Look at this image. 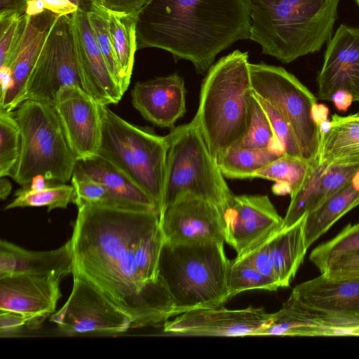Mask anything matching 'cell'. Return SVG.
I'll return each instance as SVG.
<instances>
[{
  "instance_id": "cell-52",
  "label": "cell",
  "mask_w": 359,
  "mask_h": 359,
  "mask_svg": "<svg viewBox=\"0 0 359 359\" xmlns=\"http://www.w3.org/2000/svg\"><path fill=\"white\" fill-rule=\"evenodd\" d=\"M350 116L359 121V111L355 114H350Z\"/></svg>"
},
{
  "instance_id": "cell-53",
  "label": "cell",
  "mask_w": 359,
  "mask_h": 359,
  "mask_svg": "<svg viewBox=\"0 0 359 359\" xmlns=\"http://www.w3.org/2000/svg\"><path fill=\"white\" fill-rule=\"evenodd\" d=\"M359 7V0H355Z\"/></svg>"
},
{
  "instance_id": "cell-18",
  "label": "cell",
  "mask_w": 359,
  "mask_h": 359,
  "mask_svg": "<svg viewBox=\"0 0 359 359\" xmlns=\"http://www.w3.org/2000/svg\"><path fill=\"white\" fill-rule=\"evenodd\" d=\"M55 276L0 277V311L45 319L55 312L62 294Z\"/></svg>"
},
{
  "instance_id": "cell-40",
  "label": "cell",
  "mask_w": 359,
  "mask_h": 359,
  "mask_svg": "<svg viewBox=\"0 0 359 359\" xmlns=\"http://www.w3.org/2000/svg\"><path fill=\"white\" fill-rule=\"evenodd\" d=\"M72 184L75 189L77 206L87 203L95 206L114 208L107 189L101 183L91 179L73 174Z\"/></svg>"
},
{
  "instance_id": "cell-5",
  "label": "cell",
  "mask_w": 359,
  "mask_h": 359,
  "mask_svg": "<svg viewBox=\"0 0 359 359\" xmlns=\"http://www.w3.org/2000/svg\"><path fill=\"white\" fill-rule=\"evenodd\" d=\"M229 264L224 242L164 241L159 276L172 299L175 316L198 309L221 306L229 300Z\"/></svg>"
},
{
  "instance_id": "cell-23",
  "label": "cell",
  "mask_w": 359,
  "mask_h": 359,
  "mask_svg": "<svg viewBox=\"0 0 359 359\" xmlns=\"http://www.w3.org/2000/svg\"><path fill=\"white\" fill-rule=\"evenodd\" d=\"M290 294L307 307L359 318V275L328 277L321 273L296 285Z\"/></svg>"
},
{
  "instance_id": "cell-26",
  "label": "cell",
  "mask_w": 359,
  "mask_h": 359,
  "mask_svg": "<svg viewBox=\"0 0 359 359\" xmlns=\"http://www.w3.org/2000/svg\"><path fill=\"white\" fill-rule=\"evenodd\" d=\"M305 217L306 215L269 238L270 257L280 287L290 286L308 250L304 239Z\"/></svg>"
},
{
  "instance_id": "cell-44",
  "label": "cell",
  "mask_w": 359,
  "mask_h": 359,
  "mask_svg": "<svg viewBox=\"0 0 359 359\" xmlns=\"http://www.w3.org/2000/svg\"><path fill=\"white\" fill-rule=\"evenodd\" d=\"M150 0H101L107 12L137 18L139 13Z\"/></svg>"
},
{
  "instance_id": "cell-33",
  "label": "cell",
  "mask_w": 359,
  "mask_h": 359,
  "mask_svg": "<svg viewBox=\"0 0 359 359\" xmlns=\"http://www.w3.org/2000/svg\"><path fill=\"white\" fill-rule=\"evenodd\" d=\"M359 250V225L346 226L331 240L314 248L310 261L323 273L339 257Z\"/></svg>"
},
{
  "instance_id": "cell-54",
  "label": "cell",
  "mask_w": 359,
  "mask_h": 359,
  "mask_svg": "<svg viewBox=\"0 0 359 359\" xmlns=\"http://www.w3.org/2000/svg\"><path fill=\"white\" fill-rule=\"evenodd\" d=\"M357 224H358V225H359V222H358V223Z\"/></svg>"
},
{
  "instance_id": "cell-35",
  "label": "cell",
  "mask_w": 359,
  "mask_h": 359,
  "mask_svg": "<svg viewBox=\"0 0 359 359\" xmlns=\"http://www.w3.org/2000/svg\"><path fill=\"white\" fill-rule=\"evenodd\" d=\"M20 129L13 112L0 110V177L11 176L20 153Z\"/></svg>"
},
{
  "instance_id": "cell-15",
  "label": "cell",
  "mask_w": 359,
  "mask_h": 359,
  "mask_svg": "<svg viewBox=\"0 0 359 359\" xmlns=\"http://www.w3.org/2000/svg\"><path fill=\"white\" fill-rule=\"evenodd\" d=\"M53 105L76 158L97 154L101 140V116L96 100L80 87L70 85L57 91Z\"/></svg>"
},
{
  "instance_id": "cell-11",
  "label": "cell",
  "mask_w": 359,
  "mask_h": 359,
  "mask_svg": "<svg viewBox=\"0 0 359 359\" xmlns=\"http://www.w3.org/2000/svg\"><path fill=\"white\" fill-rule=\"evenodd\" d=\"M71 294L50 320L69 336L117 334L132 328L130 318L85 278L73 273Z\"/></svg>"
},
{
  "instance_id": "cell-37",
  "label": "cell",
  "mask_w": 359,
  "mask_h": 359,
  "mask_svg": "<svg viewBox=\"0 0 359 359\" xmlns=\"http://www.w3.org/2000/svg\"><path fill=\"white\" fill-rule=\"evenodd\" d=\"M27 20V14L0 18V67L11 69L22 41Z\"/></svg>"
},
{
  "instance_id": "cell-21",
  "label": "cell",
  "mask_w": 359,
  "mask_h": 359,
  "mask_svg": "<svg viewBox=\"0 0 359 359\" xmlns=\"http://www.w3.org/2000/svg\"><path fill=\"white\" fill-rule=\"evenodd\" d=\"M73 174L104 185L115 209L153 211L160 215L155 201L123 171L99 154L77 158Z\"/></svg>"
},
{
  "instance_id": "cell-48",
  "label": "cell",
  "mask_w": 359,
  "mask_h": 359,
  "mask_svg": "<svg viewBox=\"0 0 359 359\" xmlns=\"http://www.w3.org/2000/svg\"><path fill=\"white\" fill-rule=\"evenodd\" d=\"M79 10L86 13H100L107 11L102 6L101 0H71Z\"/></svg>"
},
{
  "instance_id": "cell-3",
  "label": "cell",
  "mask_w": 359,
  "mask_h": 359,
  "mask_svg": "<svg viewBox=\"0 0 359 359\" xmlns=\"http://www.w3.org/2000/svg\"><path fill=\"white\" fill-rule=\"evenodd\" d=\"M250 39L283 63L318 52L332 38L340 0H251Z\"/></svg>"
},
{
  "instance_id": "cell-38",
  "label": "cell",
  "mask_w": 359,
  "mask_h": 359,
  "mask_svg": "<svg viewBox=\"0 0 359 359\" xmlns=\"http://www.w3.org/2000/svg\"><path fill=\"white\" fill-rule=\"evenodd\" d=\"M88 15L98 48L109 71L123 92L122 73L110 37L107 11L90 13Z\"/></svg>"
},
{
  "instance_id": "cell-32",
  "label": "cell",
  "mask_w": 359,
  "mask_h": 359,
  "mask_svg": "<svg viewBox=\"0 0 359 359\" xmlns=\"http://www.w3.org/2000/svg\"><path fill=\"white\" fill-rule=\"evenodd\" d=\"M14 200L8 204L5 210L25 207L48 208V212L56 208H67L69 203L76 198L75 189L72 184H51L40 191L22 187L15 194Z\"/></svg>"
},
{
  "instance_id": "cell-6",
  "label": "cell",
  "mask_w": 359,
  "mask_h": 359,
  "mask_svg": "<svg viewBox=\"0 0 359 359\" xmlns=\"http://www.w3.org/2000/svg\"><path fill=\"white\" fill-rule=\"evenodd\" d=\"M13 114L20 129V153L11 177L27 187L36 175L51 184H66L73 175L76 156L51 103L23 101Z\"/></svg>"
},
{
  "instance_id": "cell-19",
  "label": "cell",
  "mask_w": 359,
  "mask_h": 359,
  "mask_svg": "<svg viewBox=\"0 0 359 359\" xmlns=\"http://www.w3.org/2000/svg\"><path fill=\"white\" fill-rule=\"evenodd\" d=\"M184 79L177 74L137 82L131 90L133 107L142 116L161 128H175L186 112Z\"/></svg>"
},
{
  "instance_id": "cell-7",
  "label": "cell",
  "mask_w": 359,
  "mask_h": 359,
  "mask_svg": "<svg viewBox=\"0 0 359 359\" xmlns=\"http://www.w3.org/2000/svg\"><path fill=\"white\" fill-rule=\"evenodd\" d=\"M166 137L168 149L160 215L189 196L216 205L223 213L234 195L195 121L172 128Z\"/></svg>"
},
{
  "instance_id": "cell-1",
  "label": "cell",
  "mask_w": 359,
  "mask_h": 359,
  "mask_svg": "<svg viewBox=\"0 0 359 359\" xmlns=\"http://www.w3.org/2000/svg\"><path fill=\"white\" fill-rule=\"evenodd\" d=\"M70 238L73 273L85 278L132 321L154 326L175 316L159 276L164 238L160 215L83 203Z\"/></svg>"
},
{
  "instance_id": "cell-8",
  "label": "cell",
  "mask_w": 359,
  "mask_h": 359,
  "mask_svg": "<svg viewBox=\"0 0 359 359\" xmlns=\"http://www.w3.org/2000/svg\"><path fill=\"white\" fill-rule=\"evenodd\" d=\"M101 140L97 154L123 171L157 203L161 212L168 141L130 123L100 104Z\"/></svg>"
},
{
  "instance_id": "cell-50",
  "label": "cell",
  "mask_w": 359,
  "mask_h": 359,
  "mask_svg": "<svg viewBox=\"0 0 359 359\" xmlns=\"http://www.w3.org/2000/svg\"><path fill=\"white\" fill-rule=\"evenodd\" d=\"M50 184L51 183H50L43 175H36L32 179L29 184L25 188H28L34 191H40L46 189Z\"/></svg>"
},
{
  "instance_id": "cell-47",
  "label": "cell",
  "mask_w": 359,
  "mask_h": 359,
  "mask_svg": "<svg viewBox=\"0 0 359 359\" xmlns=\"http://www.w3.org/2000/svg\"><path fill=\"white\" fill-rule=\"evenodd\" d=\"M331 101L337 109L346 111L353 102V97L347 90H339L332 95Z\"/></svg>"
},
{
  "instance_id": "cell-29",
  "label": "cell",
  "mask_w": 359,
  "mask_h": 359,
  "mask_svg": "<svg viewBox=\"0 0 359 359\" xmlns=\"http://www.w3.org/2000/svg\"><path fill=\"white\" fill-rule=\"evenodd\" d=\"M285 155L271 148L252 149L235 144L217 159V165L229 179H250L258 170Z\"/></svg>"
},
{
  "instance_id": "cell-22",
  "label": "cell",
  "mask_w": 359,
  "mask_h": 359,
  "mask_svg": "<svg viewBox=\"0 0 359 359\" xmlns=\"http://www.w3.org/2000/svg\"><path fill=\"white\" fill-rule=\"evenodd\" d=\"M22 41L11 67V86L0 99V110L11 112L25 100L26 88L31 73L48 32L57 18L45 9L36 14H27Z\"/></svg>"
},
{
  "instance_id": "cell-49",
  "label": "cell",
  "mask_w": 359,
  "mask_h": 359,
  "mask_svg": "<svg viewBox=\"0 0 359 359\" xmlns=\"http://www.w3.org/2000/svg\"><path fill=\"white\" fill-rule=\"evenodd\" d=\"M329 114L328 107L323 104L316 103L312 109V117L315 123L319 126L323 122L327 120Z\"/></svg>"
},
{
  "instance_id": "cell-51",
  "label": "cell",
  "mask_w": 359,
  "mask_h": 359,
  "mask_svg": "<svg viewBox=\"0 0 359 359\" xmlns=\"http://www.w3.org/2000/svg\"><path fill=\"white\" fill-rule=\"evenodd\" d=\"M12 185L11 182L4 177H1L0 180V198L5 200L11 194Z\"/></svg>"
},
{
  "instance_id": "cell-17",
  "label": "cell",
  "mask_w": 359,
  "mask_h": 359,
  "mask_svg": "<svg viewBox=\"0 0 359 359\" xmlns=\"http://www.w3.org/2000/svg\"><path fill=\"white\" fill-rule=\"evenodd\" d=\"M316 81L321 100L331 101L336 91L345 90L359 102V29L339 26L327 42Z\"/></svg>"
},
{
  "instance_id": "cell-28",
  "label": "cell",
  "mask_w": 359,
  "mask_h": 359,
  "mask_svg": "<svg viewBox=\"0 0 359 359\" xmlns=\"http://www.w3.org/2000/svg\"><path fill=\"white\" fill-rule=\"evenodd\" d=\"M320 165L359 167V121L350 115L332 116L331 126L320 144Z\"/></svg>"
},
{
  "instance_id": "cell-2",
  "label": "cell",
  "mask_w": 359,
  "mask_h": 359,
  "mask_svg": "<svg viewBox=\"0 0 359 359\" xmlns=\"http://www.w3.org/2000/svg\"><path fill=\"white\" fill-rule=\"evenodd\" d=\"M251 11V0H150L136 18L137 49H163L204 74L220 52L250 39Z\"/></svg>"
},
{
  "instance_id": "cell-43",
  "label": "cell",
  "mask_w": 359,
  "mask_h": 359,
  "mask_svg": "<svg viewBox=\"0 0 359 359\" xmlns=\"http://www.w3.org/2000/svg\"><path fill=\"white\" fill-rule=\"evenodd\" d=\"M321 273L328 277L358 276L359 250L339 257Z\"/></svg>"
},
{
  "instance_id": "cell-41",
  "label": "cell",
  "mask_w": 359,
  "mask_h": 359,
  "mask_svg": "<svg viewBox=\"0 0 359 359\" xmlns=\"http://www.w3.org/2000/svg\"><path fill=\"white\" fill-rule=\"evenodd\" d=\"M43 320L15 312L0 311V337H15L21 333L25 327H34L39 325Z\"/></svg>"
},
{
  "instance_id": "cell-10",
  "label": "cell",
  "mask_w": 359,
  "mask_h": 359,
  "mask_svg": "<svg viewBox=\"0 0 359 359\" xmlns=\"http://www.w3.org/2000/svg\"><path fill=\"white\" fill-rule=\"evenodd\" d=\"M70 85L77 86L90 95L77 55L71 15H58L29 76L25 100L53 104L57 91Z\"/></svg>"
},
{
  "instance_id": "cell-45",
  "label": "cell",
  "mask_w": 359,
  "mask_h": 359,
  "mask_svg": "<svg viewBox=\"0 0 359 359\" xmlns=\"http://www.w3.org/2000/svg\"><path fill=\"white\" fill-rule=\"evenodd\" d=\"M31 0H0V18L26 14Z\"/></svg>"
},
{
  "instance_id": "cell-20",
  "label": "cell",
  "mask_w": 359,
  "mask_h": 359,
  "mask_svg": "<svg viewBox=\"0 0 359 359\" xmlns=\"http://www.w3.org/2000/svg\"><path fill=\"white\" fill-rule=\"evenodd\" d=\"M71 18L79 60L91 96L99 104H117L124 93L98 48L88 13L77 10Z\"/></svg>"
},
{
  "instance_id": "cell-39",
  "label": "cell",
  "mask_w": 359,
  "mask_h": 359,
  "mask_svg": "<svg viewBox=\"0 0 359 359\" xmlns=\"http://www.w3.org/2000/svg\"><path fill=\"white\" fill-rule=\"evenodd\" d=\"M255 96L266 112L275 139L282 148L284 154L290 157L303 159L295 135L285 118L267 101L257 95Z\"/></svg>"
},
{
  "instance_id": "cell-34",
  "label": "cell",
  "mask_w": 359,
  "mask_h": 359,
  "mask_svg": "<svg viewBox=\"0 0 359 359\" xmlns=\"http://www.w3.org/2000/svg\"><path fill=\"white\" fill-rule=\"evenodd\" d=\"M227 287L229 299L250 290L276 291L280 287L278 282L260 273L250 263L237 257L230 261Z\"/></svg>"
},
{
  "instance_id": "cell-14",
  "label": "cell",
  "mask_w": 359,
  "mask_h": 359,
  "mask_svg": "<svg viewBox=\"0 0 359 359\" xmlns=\"http://www.w3.org/2000/svg\"><path fill=\"white\" fill-rule=\"evenodd\" d=\"M164 241L170 243L225 242L222 210L194 196H185L160 215Z\"/></svg>"
},
{
  "instance_id": "cell-27",
  "label": "cell",
  "mask_w": 359,
  "mask_h": 359,
  "mask_svg": "<svg viewBox=\"0 0 359 359\" xmlns=\"http://www.w3.org/2000/svg\"><path fill=\"white\" fill-rule=\"evenodd\" d=\"M359 205V170L320 205L306 214L304 239L307 249L348 212Z\"/></svg>"
},
{
  "instance_id": "cell-25",
  "label": "cell",
  "mask_w": 359,
  "mask_h": 359,
  "mask_svg": "<svg viewBox=\"0 0 359 359\" xmlns=\"http://www.w3.org/2000/svg\"><path fill=\"white\" fill-rule=\"evenodd\" d=\"M358 170V166L327 167L319 163L314 164L304 184L290 197L280 229L292 226L306 213L317 208Z\"/></svg>"
},
{
  "instance_id": "cell-24",
  "label": "cell",
  "mask_w": 359,
  "mask_h": 359,
  "mask_svg": "<svg viewBox=\"0 0 359 359\" xmlns=\"http://www.w3.org/2000/svg\"><path fill=\"white\" fill-rule=\"evenodd\" d=\"M70 238L57 249L32 251L7 241H0V277L13 275L55 276L62 278L73 271Z\"/></svg>"
},
{
  "instance_id": "cell-4",
  "label": "cell",
  "mask_w": 359,
  "mask_h": 359,
  "mask_svg": "<svg viewBox=\"0 0 359 359\" xmlns=\"http://www.w3.org/2000/svg\"><path fill=\"white\" fill-rule=\"evenodd\" d=\"M248 52L236 50L220 58L203 79L194 120L217 159L238 144L251 119V85Z\"/></svg>"
},
{
  "instance_id": "cell-36",
  "label": "cell",
  "mask_w": 359,
  "mask_h": 359,
  "mask_svg": "<svg viewBox=\"0 0 359 359\" xmlns=\"http://www.w3.org/2000/svg\"><path fill=\"white\" fill-rule=\"evenodd\" d=\"M237 144L245 148H271L284 154L275 139L266 112L254 93L251 102V119L249 128L245 137Z\"/></svg>"
},
{
  "instance_id": "cell-12",
  "label": "cell",
  "mask_w": 359,
  "mask_h": 359,
  "mask_svg": "<svg viewBox=\"0 0 359 359\" xmlns=\"http://www.w3.org/2000/svg\"><path fill=\"white\" fill-rule=\"evenodd\" d=\"M271 318V313L261 307L228 309L221 306L198 309L165 321L163 332L184 336H257Z\"/></svg>"
},
{
  "instance_id": "cell-13",
  "label": "cell",
  "mask_w": 359,
  "mask_h": 359,
  "mask_svg": "<svg viewBox=\"0 0 359 359\" xmlns=\"http://www.w3.org/2000/svg\"><path fill=\"white\" fill-rule=\"evenodd\" d=\"M222 215L225 242L236 257L279 231L283 222L266 195L233 196Z\"/></svg>"
},
{
  "instance_id": "cell-16",
  "label": "cell",
  "mask_w": 359,
  "mask_h": 359,
  "mask_svg": "<svg viewBox=\"0 0 359 359\" xmlns=\"http://www.w3.org/2000/svg\"><path fill=\"white\" fill-rule=\"evenodd\" d=\"M257 336L359 337V318L307 307L290 294Z\"/></svg>"
},
{
  "instance_id": "cell-31",
  "label": "cell",
  "mask_w": 359,
  "mask_h": 359,
  "mask_svg": "<svg viewBox=\"0 0 359 359\" xmlns=\"http://www.w3.org/2000/svg\"><path fill=\"white\" fill-rule=\"evenodd\" d=\"M314 164L283 155L256 172L252 178L274 181L276 184L273 191L276 194H289L292 197L304 184Z\"/></svg>"
},
{
  "instance_id": "cell-42",
  "label": "cell",
  "mask_w": 359,
  "mask_h": 359,
  "mask_svg": "<svg viewBox=\"0 0 359 359\" xmlns=\"http://www.w3.org/2000/svg\"><path fill=\"white\" fill-rule=\"evenodd\" d=\"M269 238L270 236L241 256L236 257L250 263L260 273L279 283L270 257Z\"/></svg>"
},
{
  "instance_id": "cell-30",
  "label": "cell",
  "mask_w": 359,
  "mask_h": 359,
  "mask_svg": "<svg viewBox=\"0 0 359 359\" xmlns=\"http://www.w3.org/2000/svg\"><path fill=\"white\" fill-rule=\"evenodd\" d=\"M111 40L123 77V90H127L137 50L136 18L107 12Z\"/></svg>"
},
{
  "instance_id": "cell-46",
  "label": "cell",
  "mask_w": 359,
  "mask_h": 359,
  "mask_svg": "<svg viewBox=\"0 0 359 359\" xmlns=\"http://www.w3.org/2000/svg\"><path fill=\"white\" fill-rule=\"evenodd\" d=\"M45 9L57 15H71L79 10L71 0H40Z\"/></svg>"
},
{
  "instance_id": "cell-9",
  "label": "cell",
  "mask_w": 359,
  "mask_h": 359,
  "mask_svg": "<svg viewBox=\"0 0 359 359\" xmlns=\"http://www.w3.org/2000/svg\"><path fill=\"white\" fill-rule=\"evenodd\" d=\"M249 68L254 93L273 106L290 124L303 159L312 164L318 163L319 128L312 117L316 97L281 67L260 62L250 63Z\"/></svg>"
}]
</instances>
